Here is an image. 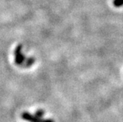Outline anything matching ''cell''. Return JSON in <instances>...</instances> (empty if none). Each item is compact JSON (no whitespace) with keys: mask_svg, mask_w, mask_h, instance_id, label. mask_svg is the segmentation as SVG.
Segmentation results:
<instances>
[{"mask_svg":"<svg viewBox=\"0 0 123 122\" xmlns=\"http://www.w3.org/2000/svg\"><path fill=\"white\" fill-rule=\"evenodd\" d=\"M22 48H23L22 45L21 44H19V45H18L16 46V48L15 49V51H14L15 63L17 65H22L26 60L25 55L22 53Z\"/></svg>","mask_w":123,"mask_h":122,"instance_id":"6da1fadb","label":"cell"},{"mask_svg":"<svg viewBox=\"0 0 123 122\" xmlns=\"http://www.w3.org/2000/svg\"><path fill=\"white\" fill-rule=\"evenodd\" d=\"M36 62V59L35 58H33V57H30L28 58H26L24 64L22 65L24 66L25 68H28V67H30V66L32 65V64H34V63Z\"/></svg>","mask_w":123,"mask_h":122,"instance_id":"3957f363","label":"cell"},{"mask_svg":"<svg viewBox=\"0 0 123 122\" xmlns=\"http://www.w3.org/2000/svg\"><path fill=\"white\" fill-rule=\"evenodd\" d=\"M21 118L29 122H55L53 119H43L42 118H38L36 116H33L28 112H24L21 113Z\"/></svg>","mask_w":123,"mask_h":122,"instance_id":"7a4b0ae2","label":"cell"},{"mask_svg":"<svg viewBox=\"0 0 123 122\" xmlns=\"http://www.w3.org/2000/svg\"><path fill=\"white\" fill-rule=\"evenodd\" d=\"M44 114H45V112H44V110H42V109H39V110H37L36 111V113H35V116L38 117V118H42Z\"/></svg>","mask_w":123,"mask_h":122,"instance_id":"277c9868","label":"cell"},{"mask_svg":"<svg viewBox=\"0 0 123 122\" xmlns=\"http://www.w3.org/2000/svg\"><path fill=\"white\" fill-rule=\"evenodd\" d=\"M113 5L116 7H120L123 6V0H114Z\"/></svg>","mask_w":123,"mask_h":122,"instance_id":"5b68a950","label":"cell"}]
</instances>
